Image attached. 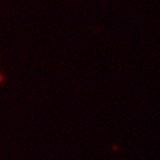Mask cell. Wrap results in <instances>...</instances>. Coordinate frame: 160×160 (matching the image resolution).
I'll return each mask as SVG.
<instances>
[{
  "mask_svg": "<svg viewBox=\"0 0 160 160\" xmlns=\"http://www.w3.org/2000/svg\"><path fill=\"white\" fill-rule=\"evenodd\" d=\"M1 81H2V76L0 75V82H1Z\"/></svg>",
  "mask_w": 160,
  "mask_h": 160,
  "instance_id": "obj_1",
  "label": "cell"
}]
</instances>
